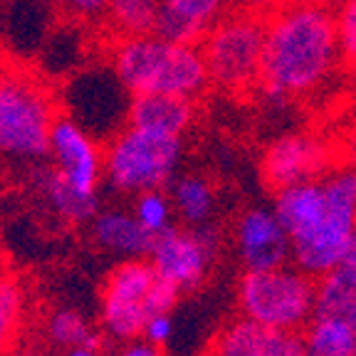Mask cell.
Here are the masks:
<instances>
[{
  "instance_id": "6da1fadb",
  "label": "cell",
  "mask_w": 356,
  "mask_h": 356,
  "mask_svg": "<svg viewBox=\"0 0 356 356\" xmlns=\"http://www.w3.org/2000/svg\"><path fill=\"white\" fill-rule=\"evenodd\" d=\"M341 60L337 15L317 0H284L265 17L260 92L270 104L317 92Z\"/></svg>"
},
{
  "instance_id": "7a4b0ae2",
  "label": "cell",
  "mask_w": 356,
  "mask_h": 356,
  "mask_svg": "<svg viewBox=\"0 0 356 356\" xmlns=\"http://www.w3.org/2000/svg\"><path fill=\"white\" fill-rule=\"evenodd\" d=\"M50 163H38L35 181L44 203L67 222H87L99 211L104 149L87 129L62 114L50 134Z\"/></svg>"
},
{
  "instance_id": "3957f363",
  "label": "cell",
  "mask_w": 356,
  "mask_h": 356,
  "mask_svg": "<svg viewBox=\"0 0 356 356\" xmlns=\"http://www.w3.org/2000/svg\"><path fill=\"white\" fill-rule=\"evenodd\" d=\"M109 62L131 95H176L198 99L211 84L200 44L171 42L156 33L119 38Z\"/></svg>"
},
{
  "instance_id": "277c9868",
  "label": "cell",
  "mask_w": 356,
  "mask_h": 356,
  "mask_svg": "<svg viewBox=\"0 0 356 356\" xmlns=\"http://www.w3.org/2000/svg\"><path fill=\"white\" fill-rule=\"evenodd\" d=\"M60 117L57 92L25 70L0 72V159L40 163L50 151V134Z\"/></svg>"
},
{
  "instance_id": "5b68a950",
  "label": "cell",
  "mask_w": 356,
  "mask_h": 356,
  "mask_svg": "<svg viewBox=\"0 0 356 356\" xmlns=\"http://www.w3.org/2000/svg\"><path fill=\"white\" fill-rule=\"evenodd\" d=\"M178 292L171 282L159 277L149 257L122 260L102 287L99 322L111 341H129L144 334L154 314L171 312Z\"/></svg>"
},
{
  "instance_id": "8992f818",
  "label": "cell",
  "mask_w": 356,
  "mask_h": 356,
  "mask_svg": "<svg viewBox=\"0 0 356 356\" xmlns=\"http://www.w3.org/2000/svg\"><path fill=\"white\" fill-rule=\"evenodd\" d=\"M186 156L184 136L127 124L104 146V184L122 195L168 188Z\"/></svg>"
},
{
  "instance_id": "52a82bcc",
  "label": "cell",
  "mask_w": 356,
  "mask_h": 356,
  "mask_svg": "<svg viewBox=\"0 0 356 356\" xmlns=\"http://www.w3.org/2000/svg\"><path fill=\"white\" fill-rule=\"evenodd\" d=\"M243 317L280 332H300L317 312V280L297 265L245 270L238 282Z\"/></svg>"
},
{
  "instance_id": "ba28073f",
  "label": "cell",
  "mask_w": 356,
  "mask_h": 356,
  "mask_svg": "<svg viewBox=\"0 0 356 356\" xmlns=\"http://www.w3.org/2000/svg\"><path fill=\"white\" fill-rule=\"evenodd\" d=\"M134 95L111 62H82L60 84V111L87 129L102 144L129 124Z\"/></svg>"
},
{
  "instance_id": "9c48e42d",
  "label": "cell",
  "mask_w": 356,
  "mask_h": 356,
  "mask_svg": "<svg viewBox=\"0 0 356 356\" xmlns=\"http://www.w3.org/2000/svg\"><path fill=\"white\" fill-rule=\"evenodd\" d=\"M200 50L206 57L211 84L225 92H245L260 84L265 55V17L257 13L225 15L203 35Z\"/></svg>"
},
{
  "instance_id": "30bf717a",
  "label": "cell",
  "mask_w": 356,
  "mask_h": 356,
  "mask_svg": "<svg viewBox=\"0 0 356 356\" xmlns=\"http://www.w3.org/2000/svg\"><path fill=\"white\" fill-rule=\"evenodd\" d=\"M327 218L314 233L292 245V262L319 280L339 265L356 235V166H341L322 178Z\"/></svg>"
},
{
  "instance_id": "8fae6325",
  "label": "cell",
  "mask_w": 356,
  "mask_h": 356,
  "mask_svg": "<svg viewBox=\"0 0 356 356\" xmlns=\"http://www.w3.org/2000/svg\"><path fill=\"white\" fill-rule=\"evenodd\" d=\"M218 250H220V233L216 222L186 225V228L171 225L161 235H156L149 260L159 277L171 282L181 295H188L203 287Z\"/></svg>"
},
{
  "instance_id": "7c38bea8",
  "label": "cell",
  "mask_w": 356,
  "mask_h": 356,
  "mask_svg": "<svg viewBox=\"0 0 356 356\" xmlns=\"http://www.w3.org/2000/svg\"><path fill=\"white\" fill-rule=\"evenodd\" d=\"M332 171V151L314 134L292 131L267 144L260 159V173L273 191L319 181Z\"/></svg>"
},
{
  "instance_id": "4fadbf2b",
  "label": "cell",
  "mask_w": 356,
  "mask_h": 356,
  "mask_svg": "<svg viewBox=\"0 0 356 356\" xmlns=\"http://www.w3.org/2000/svg\"><path fill=\"white\" fill-rule=\"evenodd\" d=\"M233 243L245 270H273L292 262V238L275 208H245L235 220Z\"/></svg>"
},
{
  "instance_id": "5bb4252c",
  "label": "cell",
  "mask_w": 356,
  "mask_h": 356,
  "mask_svg": "<svg viewBox=\"0 0 356 356\" xmlns=\"http://www.w3.org/2000/svg\"><path fill=\"white\" fill-rule=\"evenodd\" d=\"M208 356H307V349L300 332H280L238 317L218 329Z\"/></svg>"
},
{
  "instance_id": "9a60e30c",
  "label": "cell",
  "mask_w": 356,
  "mask_h": 356,
  "mask_svg": "<svg viewBox=\"0 0 356 356\" xmlns=\"http://www.w3.org/2000/svg\"><path fill=\"white\" fill-rule=\"evenodd\" d=\"M89 238L99 250L117 255L122 260L149 257L156 235L136 220L131 208H104L89 220Z\"/></svg>"
},
{
  "instance_id": "2e32d148",
  "label": "cell",
  "mask_w": 356,
  "mask_h": 356,
  "mask_svg": "<svg viewBox=\"0 0 356 356\" xmlns=\"http://www.w3.org/2000/svg\"><path fill=\"white\" fill-rule=\"evenodd\" d=\"M273 208L287 228L292 245L307 240L327 218V193L322 178L275 191Z\"/></svg>"
},
{
  "instance_id": "e0dca14e",
  "label": "cell",
  "mask_w": 356,
  "mask_h": 356,
  "mask_svg": "<svg viewBox=\"0 0 356 356\" xmlns=\"http://www.w3.org/2000/svg\"><path fill=\"white\" fill-rule=\"evenodd\" d=\"M195 99L176 95H134L129 124L151 131L186 136L195 119Z\"/></svg>"
},
{
  "instance_id": "ac0fdd59",
  "label": "cell",
  "mask_w": 356,
  "mask_h": 356,
  "mask_svg": "<svg viewBox=\"0 0 356 356\" xmlns=\"http://www.w3.org/2000/svg\"><path fill=\"white\" fill-rule=\"evenodd\" d=\"M341 317L356 327V235L334 270L317 280V312Z\"/></svg>"
},
{
  "instance_id": "d6986e66",
  "label": "cell",
  "mask_w": 356,
  "mask_h": 356,
  "mask_svg": "<svg viewBox=\"0 0 356 356\" xmlns=\"http://www.w3.org/2000/svg\"><path fill=\"white\" fill-rule=\"evenodd\" d=\"M168 195L173 200L176 216L186 222V225H203L211 222L218 208V195L216 186L211 184V178L203 173H178L168 184Z\"/></svg>"
},
{
  "instance_id": "ffe728a7",
  "label": "cell",
  "mask_w": 356,
  "mask_h": 356,
  "mask_svg": "<svg viewBox=\"0 0 356 356\" xmlns=\"http://www.w3.org/2000/svg\"><path fill=\"white\" fill-rule=\"evenodd\" d=\"M302 337L307 356H356V327L341 317L314 314Z\"/></svg>"
},
{
  "instance_id": "44dd1931",
  "label": "cell",
  "mask_w": 356,
  "mask_h": 356,
  "mask_svg": "<svg viewBox=\"0 0 356 356\" xmlns=\"http://www.w3.org/2000/svg\"><path fill=\"white\" fill-rule=\"evenodd\" d=\"M163 0H109L106 22L119 38L154 33Z\"/></svg>"
},
{
  "instance_id": "7402d4cb",
  "label": "cell",
  "mask_w": 356,
  "mask_h": 356,
  "mask_svg": "<svg viewBox=\"0 0 356 356\" xmlns=\"http://www.w3.org/2000/svg\"><path fill=\"white\" fill-rule=\"evenodd\" d=\"M44 337L57 349L97 346V329L77 309H52L44 319Z\"/></svg>"
},
{
  "instance_id": "603a6c76",
  "label": "cell",
  "mask_w": 356,
  "mask_h": 356,
  "mask_svg": "<svg viewBox=\"0 0 356 356\" xmlns=\"http://www.w3.org/2000/svg\"><path fill=\"white\" fill-rule=\"evenodd\" d=\"M131 211L136 216V220L151 235H161L163 230L171 228L173 216H176V208H173V200L166 188H154V191H144V193H136L134 195Z\"/></svg>"
},
{
  "instance_id": "cb8c5ba5",
  "label": "cell",
  "mask_w": 356,
  "mask_h": 356,
  "mask_svg": "<svg viewBox=\"0 0 356 356\" xmlns=\"http://www.w3.org/2000/svg\"><path fill=\"white\" fill-rule=\"evenodd\" d=\"M22 312V289L15 280L0 277V356H8L15 341Z\"/></svg>"
},
{
  "instance_id": "d4e9b609",
  "label": "cell",
  "mask_w": 356,
  "mask_h": 356,
  "mask_svg": "<svg viewBox=\"0 0 356 356\" xmlns=\"http://www.w3.org/2000/svg\"><path fill=\"white\" fill-rule=\"evenodd\" d=\"M230 0H163V8L186 17L200 30H211L220 17H225Z\"/></svg>"
},
{
  "instance_id": "484cf974",
  "label": "cell",
  "mask_w": 356,
  "mask_h": 356,
  "mask_svg": "<svg viewBox=\"0 0 356 356\" xmlns=\"http://www.w3.org/2000/svg\"><path fill=\"white\" fill-rule=\"evenodd\" d=\"M334 15H337L341 60L356 70V0H341Z\"/></svg>"
},
{
  "instance_id": "4316f807",
  "label": "cell",
  "mask_w": 356,
  "mask_h": 356,
  "mask_svg": "<svg viewBox=\"0 0 356 356\" xmlns=\"http://www.w3.org/2000/svg\"><path fill=\"white\" fill-rule=\"evenodd\" d=\"M57 6L79 22H102L106 20L109 0H57Z\"/></svg>"
},
{
  "instance_id": "83f0119b",
  "label": "cell",
  "mask_w": 356,
  "mask_h": 356,
  "mask_svg": "<svg viewBox=\"0 0 356 356\" xmlns=\"http://www.w3.org/2000/svg\"><path fill=\"white\" fill-rule=\"evenodd\" d=\"M141 337H146V339L154 341V344L166 346L168 339L173 337L171 312H161V314H154V317H151L149 322H146L144 334H141Z\"/></svg>"
},
{
  "instance_id": "f1b7e54d",
  "label": "cell",
  "mask_w": 356,
  "mask_h": 356,
  "mask_svg": "<svg viewBox=\"0 0 356 356\" xmlns=\"http://www.w3.org/2000/svg\"><path fill=\"white\" fill-rule=\"evenodd\" d=\"M114 356H166V351H163L161 344H154L146 337H136V339L122 341Z\"/></svg>"
},
{
  "instance_id": "f546056e",
  "label": "cell",
  "mask_w": 356,
  "mask_h": 356,
  "mask_svg": "<svg viewBox=\"0 0 356 356\" xmlns=\"http://www.w3.org/2000/svg\"><path fill=\"white\" fill-rule=\"evenodd\" d=\"M245 10L250 13H273L277 6H282L284 0H240Z\"/></svg>"
},
{
  "instance_id": "4dcf8cb0",
  "label": "cell",
  "mask_w": 356,
  "mask_h": 356,
  "mask_svg": "<svg viewBox=\"0 0 356 356\" xmlns=\"http://www.w3.org/2000/svg\"><path fill=\"white\" fill-rule=\"evenodd\" d=\"M62 356H102L97 346H77V349H67Z\"/></svg>"
},
{
  "instance_id": "1f68e13d",
  "label": "cell",
  "mask_w": 356,
  "mask_h": 356,
  "mask_svg": "<svg viewBox=\"0 0 356 356\" xmlns=\"http://www.w3.org/2000/svg\"><path fill=\"white\" fill-rule=\"evenodd\" d=\"M13 356H47L44 351H40V349H22V351H17V354H13Z\"/></svg>"
},
{
  "instance_id": "d6a6232c",
  "label": "cell",
  "mask_w": 356,
  "mask_h": 356,
  "mask_svg": "<svg viewBox=\"0 0 356 356\" xmlns=\"http://www.w3.org/2000/svg\"><path fill=\"white\" fill-rule=\"evenodd\" d=\"M317 3H322V6H329V8H337L341 0H317Z\"/></svg>"
}]
</instances>
